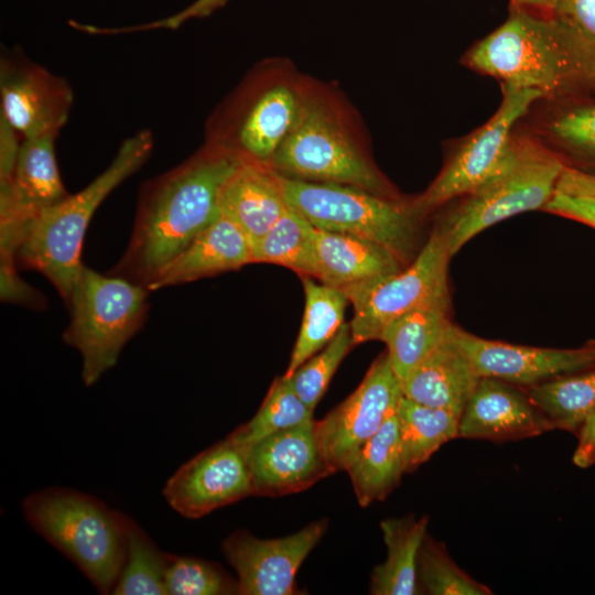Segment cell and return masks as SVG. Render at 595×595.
Returning <instances> with one entry per match:
<instances>
[{
  "mask_svg": "<svg viewBox=\"0 0 595 595\" xmlns=\"http://www.w3.org/2000/svg\"><path fill=\"white\" fill-rule=\"evenodd\" d=\"M241 162L231 152L205 142L183 163L145 182L127 249L107 273L148 289L220 215V188Z\"/></svg>",
  "mask_w": 595,
  "mask_h": 595,
  "instance_id": "1",
  "label": "cell"
},
{
  "mask_svg": "<svg viewBox=\"0 0 595 595\" xmlns=\"http://www.w3.org/2000/svg\"><path fill=\"white\" fill-rule=\"evenodd\" d=\"M553 0H510L509 8L550 14Z\"/></svg>",
  "mask_w": 595,
  "mask_h": 595,
  "instance_id": "42",
  "label": "cell"
},
{
  "mask_svg": "<svg viewBox=\"0 0 595 595\" xmlns=\"http://www.w3.org/2000/svg\"><path fill=\"white\" fill-rule=\"evenodd\" d=\"M542 132L573 167L595 173V102L574 105L552 115Z\"/></svg>",
  "mask_w": 595,
  "mask_h": 595,
  "instance_id": "32",
  "label": "cell"
},
{
  "mask_svg": "<svg viewBox=\"0 0 595 595\" xmlns=\"http://www.w3.org/2000/svg\"><path fill=\"white\" fill-rule=\"evenodd\" d=\"M328 521H312L283 538L260 539L240 529L228 536L223 553L237 574L240 595H295L296 573L327 530Z\"/></svg>",
  "mask_w": 595,
  "mask_h": 595,
  "instance_id": "14",
  "label": "cell"
},
{
  "mask_svg": "<svg viewBox=\"0 0 595 595\" xmlns=\"http://www.w3.org/2000/svg\"><path fill=\"white\" fill-rule=\"evenodd\" d=\"M153 142L148 129L126 138L105 171L26 225L15 255L17 266L42 273L66 306L84 267L80 253L93 215L116 187L145 163Z\"/></svg>",
  "mask_w": 595,
  "mask_h": 595,
  "instance_id": "4",
  "label": "cell"
},
{
  "mask_svg": "<svg viewBox=\"0 0 595 595\" xmlns=\"http://www.w3.org/2000/svg\"><path fill=\"white\" fill-rule=\"evenodd\" d=\"M501 90L502 99L494 116L459 144L430 186L411 201L423 218L448 201L468 194L496 172L511 145L516 125L543 99L534 89L501 85Z\"/></svg>",
  "mask_w": 595,
  "mask_h": 595,
  "instance_id": "10",
  "label": "cell"
},
{
  "mask_svg": "<svg viewBox=\"0 0 595 595\" xmlns=\"http://www.w3.org/2000/svg\"><path fill=\"white\" fill-rule=\"evenodd\" d=\"M451 328L402 381V391L418 403L446 410L459 419L482 377L455 343Z\"/></svg>",
  "mask_w": 595,
  "mask_h": 595,
  "instance_id": "20",
  "label": "cell"
},
{
  "mask_svg": "<svg viewBox=\"0 0 595 595\" xmlns=\"http://www.w3.org/2000/svg\"><path fill=\"white\" fill-rule=\"evenodd\" d=\"M149 292L125 278L83 267L67 309L63 340L82 356V379L94 386L118 361L125 345L142 328Z\"/></svg>",
  "mask_w": 595,
  "mask_h": 595,
  "instance_id": "9",
  "label": "cell"
},
{
  "mask_svg": "<svg viewBox=\"0 0 595 595\" xmlns=\"http://www.w3.org/2000/svg\"><path fill=\"white\" fill-rule=\"evenodd\" d=\"M577 435L573 463L577 467L587 468L595 464V410L585 419Z\"/></svg>",
  "mask_w": 595,
  "mask_h": 595,
  "instance_id": "41",
  "label": "cell"
},
{
  "mask_svg": "<svg viewBox=\"0 0 595 595\" xmlns=\"http://www.w3.org/2000/svg\"><path fill=\"white\" fill-rule=\"evenodd\" d=\"M219 210L236 223L250 244L262 238L289 208L275 171L245 162L227 178L218 197Z\"/></svg>",
  "mask_w": 595,
  "mask_h": 595,
  "instance_id": "22",
  "label": "cell"
},
{
  "mask_svg": "<svg viewBox=\"0 0 595 595\" xmlns=\"http://www.w3.org/2000/svg\"><path fill=\"white\" fill-rule=\"evenodd\" d=\"M269 166L288 177L400 197L372 161L349 104L332 85L309 76L296 120Z\"/></svg>",
  "mask_w": 595,
  "mask_h": 595,
  "instance_id": "3",
  "label": "cell"
},
{
  "mask_svg": "<svg viewBox=\"0 0 595 595\" xmlns=\"http://www.w3.org/2000/svg\"><path fill=\"white\" fill-rule=\"evenodd\" d=\"M253 263L251 244L241 228L220 215L176 256L151 283L150 291L192 282Z\"/></svg>",
  "mask_w": 595,
  "mask_h": 595,
  "instance_id": "21",
  "label": "cell"
},
{
  "mask_svg": "<svg viewBox=\"0 0 595 595\" xmlns=\"http://www.w3.org/2000/svg\"><path fill=\"white\" fill-rule=\"evenodd\" d=\"M450 296L419 306L390 322L379 340L387 346L391 367L401 381L446 336Z\"/></svg>",
  "mask_w": 595,
  "mask_h": 595,
  "instance_id": "23",
  "label": "cell"
},
{
  "mask_svg": "<svg viewBox=\"0 0 595 595\" xmlns=\"http://www.w3.org/2000/svg\"><path fill=\"white\" fill-rule=\"evenodd\" d=\"M566 163L543 142L513 136L500 164L436 226L450 255L488 227L515 215L543 209L556 191Z\"/></svg>",
  "mask_w": 595,
  "mask_h": 595,
  "instance_id": "7",
  "label": "cell"
},
{
  "mask_svg": "<svg viewBox=\"0 0 595 595\" xmlns=\"http://www.w3.org/2000/svg\"><path fill=\"white\" fill-rule=\"evenodd\" d=\"M451 257L445 238L435 226L412 262L353 303L354 316L349 323L354 344L379 340L383 328L397 317L450 296Z\"/></svg>",
  "mask_w": 595,
  "mask_h": 595,
  "instance_id": "11",
  "label": "cell"
},
{
  "mask_svg": "<svg viewBox=\"0 0 595 595\" xmlns=\"http://www.w3.org/2000/svg\"><path fill=\"white\" fill-rule=\"evenodd\" d=\"M315 260V279L343 291L351 304L407 267L393 252L370 239L316 227Z\"/></svg>",
  "mask_w": 595,
  "mask_h": 595,
  "instance_id": "18",
  "label": "cell"
},
{
  "mask_svg": "<svg viewBox=\"0 0 595 595\" xmlns=\"http://www.w3.org/2000/svg\"><path fill=\"white\" fill-rule=\"evenodd\" d=\"M275 174L288 206L314 227L370 239L393 252L404 266L421 250L424 218L415 212L411 201L345 184Z\"/></svg>",
  "mask_w": 595,
  "mask_h": 595,
  "instance_id": "8",
  "label": "cell"
},
{
  "mask_svg": "<svg viewBox=\"0 0 595 595\" xmlns=\"http://www.w3.org/2000/svg\"><path fill=\"white\" fill-rule=\"evenodd\" d=\"M164 583L167 595L239 594L238 581L217 563L167 554Z\"/></svg>",
  "mask_w": 595,
  "mask_h": 595,
  "instance_id": "33",
  "label": "cell"
},
{
  "mask_svg": "<svg viewBox=\"0 0 595 595\" xmlns=\"http://www.w3.org/2000/svg\"><path fill=\"white\" fill-rule=\"evenodd\" d=\"M228 0H195L183 10L167 15L163 19L142 23L138 25H129L121 28H101L93 26L94 34H121L130 32H140V31H151V30H175L184 24L186 21L192 19H202L210 15L216 10L220 9L227 3Z\"/></svg>",
  "mask_w": 595,
  "mask_h": 595,
  "instance_id": "37",
  "label": "cell"
},
{
  "mask_svg": "<svg viewBox=\"0 0 595 595\" xmlns=\"http://www.w3.org/2000/svg\"><path fill=\"white\" fill-rule=\"evenodd\" d=\"M550 14L595 52V0H553Z\"/></svg>",
  "mask_w": 595,
  "mask_h": 595,
  "instance_id": "36",
  "label": "cell"
},
{
  "mask_svg": "<svg viewBox=\"0 0 595 595\" xmlns=\"http://www.w3.org/2000/svg\"><path fill=\"white\" fill-rule=\"evenodd\" d=\"M418 580L432 595H489L490 588L472 578L450 558L445 548L425 536L420 547Z\"/></svg>",
  "mask_w": 595,
  "mask_h": 595,
  "instance_id": "34",
  "label": "cell"
},
{
  "mask_svg": "<svg viewBox=\"0 0 595 595\" xmlns=\"http://www.w3.org/2000/svg\"><path fill=\"white\" fill-rule=\"evenodd\" d=\"M556 191L595 198V173L566 165L559 180Z\"/></svg>",
  "mask_w": 595,
  "mask_h": 595,
  "instance_id": "40",
  "label": "cell"
},
{
  "mask_svg": "<svg viewBox=\"0 0 595 595\" xmlns=\"http://www.w3.org/2000/svg\"><path fill=\"white\" fill-rule=\"evenodd\" d=\"M25 519L100 594H111L126 559L123 513L89 495L50 487L22 502Z\"/></svg>",
  "mask_w": 595,
  "mask_h": 595,
  "instance_id": "6",
  "label": "cell"
},
{
  "mask_svg": "<svg viewBox=\"0 0 595 595\" xmlns=\"http://www.w3.org/2000/svg\"><path fill=\"white\" fill-rule=\"evenodd\" d=\"M527 394L554 429L577 433L595 410V367L533 385Z\"/></svg>",
  "mask_w": 595,
  "mask_h": 595,
  "instance_id": "28",
  "label": "cell"
},
{
  "mask_svg": "<svg viewBox=\"0 0 595 595\" xmlns=\"http://www.w3.org/2000/svg\"><path fill=\"white\" fill-rule=\"evenodd\" d=\"M396 415L405 473L414 472L443 444L459 437V419L446 410L403 396Z\"/></svg>",
  "mask_w": 595,
  "mask_h": 595,
  "instance_id": "27",
  "label": "cell"
},
{
  "mask_svg": "<svg viewBox=\"0 0 595 595\" xmlns=\"http://www.w3.org/2000/svg\"><path fill=\"white\" fill-rule=\"evenodd\" d=\"M543 210L563 216L595 229V198L555 191Z\"/></svg>",
  "mask_w": 595,
  "mask_h": 595,
  "instance_id": "39",
  "label": "cell"
},
{
  "mask_svg": "<svg viewBox=\"0 0 595 595\" xmlns=\"http://www.w3.org/2000/svg\"><path fill=\"white\" fill-rule=\"evenodd\" d=\"M252 262L279 264L315 278V227L292 208L251 245Z\"/></svg>",
  "mask_w": 595,
  "mask_h": 595,
  "instance_id": "29",
  "label": "cell"
},
{
  "mask_svg": "<svg viewBox=\"0 0 595 595\" xmlns=\"http://www.w3.org/2000/svg\"><path fill=\"white\" fill-rule=\"evenodd\" d=\"M1 300L32 309L46 306V300L37 290L26 284L18 274L17 264L1 263Z\"/></svg>",
  "mask_w": 595,
  "mask_h": 595,
  "instance_id": "38",
  "label": "cell"
},
{
  "mask_svg": "<svg viewBox=\"0 0 595 595\" xmlns=\"http://www.w3.org/2000/svg\"><path fill=\"white\" fill-rule=\"evenodd\" d=\"M304 80L288 61L256 66L208 118L206 142L269 166L296 120Z\"/></svg>",
  "mask_w": 595,
  "mask_h": 595,
  "instance_id": "5",
  "label": "cell"
},
{
  "mask_svg": "<svg viewBox=\"0 0 595 595\" xmlns=\"http://www.w3.org/2000/svg\"><path fill=\"white\" fill-rule=\"evenodd\" d=\"M250 495L247 451L228 437L183 464L163 488L170 507L188 519L202 518Z\"/></svg>",
  "mask_w": 595,
  "mask_h": 595,
  "instance_id": "15",
  "label": "cell"
},
{
  "mask_svg": "<svg viewBox=\"0 0 595 595\" xmlns=\"http://www.w3.org/2000/svg\"><path fill=\"white\" fill-rule=\"evenodd\" d=\"M304 289V313L285 377L314 354L324 348L337 334L344 322L348 298L335 288L316 283L312 277L301 275Z\"/></svg>",
  "mask_w": 595,
  "mask_h": 595,
  "instance_id": "26",
  "label": "cell"
},
{
  "mask_svg": "<svg viewBox=\"0 0 595 595\" xmlns=\"http://www.w3.org/2000/svg\"><path fill=\"white\" fill-rule=\"evenodd\" d=\"M451 334L480 377L511 385L531 387L595 367V343L576 349L530 347L482 338L456 325Z\"/></svg>",
  "mask_w": 595,
  "mask_h": 595,
  "instance_id": "16",
  "label": "cell"
},
{
  "mask_svg": "<svg viewBox=\"0 0 595 595\" xmlns=\"http://www.w3.org/2000/svg\"><path fill=\"white\" fill-rule=\"evenodd\" d=\"M466 67L501 85L559 99L595 87V52L551 14L509 8L497 29L463 56Z\"/></svg>",
  "mask_w": 595,
  "mask_h": 595,
  "instance_id": "2",
  "label": "cell"
},
{
  "mask_svg": "<svg viewBox=\"0 0 595 595\" xmlns=\"http://www.w3.org/2000/svg\"><path fill=\"white\" fill-rule=\"evenodd\" d=\"M428 517L409 516L380 522L387 559L375 566L370 577V594L413 595L418 592V555L426 536Z\"/></svg>",
  "mask_w": 595,
  "mask_h": 595,
  "instance_id": "25",
  "label": "cell"
},
{
  "mask_svg": "<svg viewBox=\"0 0 595 595\" xmlns=\"http://www.w3.org/2000/svg\"><path fill=\"white\" fill-rule=\"evenodd\" d=\"M0 100V118L24 140L58 136L67 122L74 94L64 77L21 51H12L1 56Z\"/></svg>",
  "mask_w": 595,
  "mask_h": 595,
  "instance_id": "13",
  "label": "cell"
},
{
  "mask_svg": "<svg viewBox=\"0 0 595 595\" xmlns=\"http://www.w3.org/2000/svg\"><path fill=\"white\" fill-rule=\"evenodd\" d=\"M554 430L549 419L511 383L482 377L459 418V437L515 441Z\"/></svg>",
  "mask_w": 595,
  "mask_h": 595,
  "instance_id": "19",
  "label": "cell"
},
{
  "mask_svg": "<svg viewBox=\"0 0 595 595\" xmlns=\"http://www.w3.org/2000/svg\"><path fill=\"white\" fill-rule=\"evenodd\" d=\"M346 472L361 507L393 491L405 473L396 414L367 441Z\"/></svg>",
  "mask_w": 595,
  "mask_h": 595,
  "instance_id": "24",
  "label": "cell"
},
{
  "mask_svg": "<svg viewBox=\"0 0 595 595\" xmlns=\"http://www.w3.org/2000/svg\"><path fill=\"white\" fill-rule=\"evenodd\" d=\"M314 423L279 431L246 448L253 495L299 493L334 474L318 445Z\"/></svg>",
  "mask_w": 595,
  "mask_h": 595,
  "instance_id": "17",
  "label": "cell"
},
{
  "mask_svg": "<svg viewBox=\"0 0 595 595\" xmlns=\"http://www.w3.org/2000/svg\"><path fill=\"white\" fill-rule=\"evenodd\" d=\"M125 564L111 594L167 595L164 573L167 553L162 552L131 518L123 513Z\"/></svg>",
  "mask_w": 595,
  "mask_h": 595,
  "instance_id": "30",
  "label": "cell"
},
{
  "mask_svg": "<svg viewBox=\"0 0 595 595\" xmlns=\"http://www.w3.org/2000/svg\"><path fill=\"white\" fill-rule=\"evenodd\" d=\"M313 414L294 390L291 378L283 375L274 379L252 419L227 437L247 448L273 433L313 422Z\"/></svg>",
  "mask_w": 595,
  "mask_h": 595,
  "instance_id": "31",
  "label": "cell"
},
{
  "mask_svg": "<svg viewBox=\"0 0 595 595\" xmlns=\"http://www.w3.org/2000/svg\"><path fill=\"white\" fill-rule=\"evenodd\" d=\"M354 346L350 323H344L334 338L290 377L299 397L313 411L336 369Z\"/></svg>",
  "mask_w": 595,
  "mask_h": 595,
  "instance_id": "35",
  "label": "cell"
},
{
  "mask_svg": "<svg viewBox=\"0 0 595 595\" xmlns=\"http://www.w3.org/2000/svg\"><path fill=\"white\" fill-rule=\"evenodd\" d=\"M402 397V381L386 351L371 364L356 390L314 423L318 445L333 473L350 466L367 441L397 413Z\"/></svg>",
  "mask_w": 595,
  "mask_h": 595,
  "instance_id": "12",
  "label": "cell"
}]
</instances>
